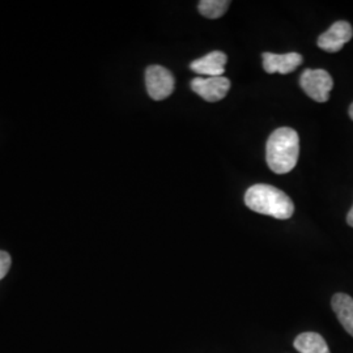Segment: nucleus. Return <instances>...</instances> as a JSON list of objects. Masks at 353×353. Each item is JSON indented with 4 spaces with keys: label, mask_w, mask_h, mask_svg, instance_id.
Instances as JSON below:
<instances>
[{
    "label": "nucleus",
    "mask_w": 353,
    "mask_h": 353,
    "mask_svg": "<svg viewBox=\"0 0 353 353\" xmlns=\"http://www.w3.org/2000/svg\"><path fill=\"white\" fill-rule=\"evenodd\" d=\"M300 154L299 134L290 127L275 130L267 140L265 159L268 168L276 174H287L297 165Z\"/></svg>",
    "instance_id": "nucleus-1"
},
{
    "label": "nucleus",
    "mask_w": 353,
    "mask_h": 353,
    "mask_svg": "<svg viewBox=\"0 0 353 353\" xmlns=\"http://www.w3.org/2000/svg\"><path fill=\"white\" fill-rule=\"evenodd\" d=\"M245 204L258 214L279 220H288L294 214V204L290 196L271 185H254L245 194Z\"/></svg>",
    "instance_id": "nucleus-2"
},
{
    "label": "nucleus",
    "mask_w": 353,
    "mask_h": 353,
    "mask_svg": "<svg viewBox=\"0 0 353 353\" xmlns=\"http://www.w3.org/2000/svg\"><path fill=\"white\" fill-rule=\"evenodd\" d=\"M147 92L154 101L168 99L176 87L174 76L163 65H150L145 70Z\"/></svg>",
    "instance_id": "nucleus-3"
},
{
    "label": "nucleus",
    "mask_w": 353,
    "mask_h": 353,
    "mask_svg": "<svg viewBox=\"0 0 353 353\" xmlns=\"http://www.w3.org/2000/svg\"><path fill=\"white\" fill-rule=\"evenodd\" d=\"M303 92L316 102H327L334 80L325 70H305L300 79Z\"/></svg>",
    "instance_id": "nucleus-4"
},
{
    "label": "nucleus",
    "mask_w": 353,
    "mask_h": 353,
    "mask_svg": "<svg viewBox=\"0 0 353 353\" xmlns=\"http://www.w3.org/2000/svg\"><path fill=\"white\" fill-rule=\"evenodd\" d=\"M191 89L207 102H217L223 100L230 89V81L224 76L196 77L191 81Z\"/></svg>",
    "instance_id": "nucleus-5"
},
{
    "label": "nucleus",
    "mask_w": 353,
    "mask_h": 353,
    "mask_svg": "<svg viewBox=\"0 0 353 353\" xmlns=\"http://www.w3.org/2000/svg\"><path fill=\"white\" fill-rule=\"evenodd\" d=\"M353 37V29L347 21L334 23L327 32L322 33L318 38V48L327 52L341 51L345 43H348Z\"/></svg>",
    "instance_id": "nucleus-6"
},
{
    "label": "nucleus",
    "mask_w": 353,
    "mask_h": 353,
    "mask_svg": "<svg viewBox=\"0 0 353 353\" xmlns=\"http://www.w3.org/2000/svg\"><path fill=\"white\" fill-rule=\"evenodd\" d=\"M263 58V68L267 74H281L287 75L293 72L299 65L303 64V55L299 52H288V54H272L265 52Z\"/></svg>",
    "instance_id": "nucleus-7"
},
{
    "label": "nucleus",
    "mask_w": 353,
    "mask_h": 353,
    "mask_svg": "<svg viewBox=\"0 0 353 353\" xmlns=\"http://www.w3.org/2000/svg\"><path fill=\"white\" fill-rule=\"evenodd\" d=\"M228 57L223 51H212L203 58H199L190 64V68L198 75L217 77L225 72Z\"/></svg>",
    "instance_id": "nucleus-8"
},
{
    "label": "nucleus",
    "mask_w": 353,
    "mask_h": 353,
    "mask_svg": "<svg viewBox=\"0 0 353 353\" xmlns=\"http://www.w3.org/2000/svg\"><path fill=\"white\" fill-rule=\"evenodd\" d=\"M331 306L334 313L338 316L341 326L353 336V299L345 293H336L332 300Z\"/></svg>",
    "instance_id": "nucleus-9"
},
{
    "label": "nucleus",
    "mask_w": 353,
    "mask_h": 353,
    "mask_svg": "<svg viewBox=\"0 0 353 353\" xmlns=\"http://www.w3.org/2000/svg\"><path fill=\"white\" fill-rule=\"evenodd\" d=\"M294 348L300 353H330L327 343L316 332H303L294 341Z\"/></svg>",
    "instance_id": "nucleus-10"
},
{
    "label": "nucleus",
    "mask_w": 353,
    "mask_h": 353,
    "mask_svg": "<svg viewBox=\"0 0 353 353\" xmlns=\"http://www.w3.org/2000/svg\"><path fill=\"white\" fill-rule=\"evenodd\" d=\"M229 6L230 1L228 0H202L198 10L207 19H219L227 12Z\"/></svg>",
    "instance_id": "nucleus-11"
},
{
    "label": "nucleus",
    "mask_w": 353,
    "mask_h": 353,
    "mask_svg": "<svg viewBox=\"0 0 353 353\" xmlns=\"http://www.w3.org/2000/svg\"><path fill=\"white\" fill-rule=\"evenodd\" d=\"M11 263H12L11 255L8 252L0 250V280L8 274V271L11 268Z\"/></svg>",
    "instance_id": "nucleus-12"
},
{
    "label": "nucleus",
    "mask_w": 353,
    "mask_h": 353,
    "mask_svg": "<svg viewBox=\"0 0 353 353\" xmlns=\"http://www.w3.org/2000/svg\"><path fill=\"white\" fill-rule=\"evenodd\" d=\"M347 223H348V225H351L353 228V205L352 208L350 210L348 214H347Z\"/></svg>",
    "instance_id": "nucleus-13"
},
{
    "label": "nucleus",
    "mask_w": 353,
    "mask_h": 353,
    "mask_svg": "<svg viewBox=\"0 0 353 353\" xmlns=\"http://www.w3.org/2000/svg\"><path fill=\"white\" fill-rule=\"evenodd\" d=\"M350 117H351V119L353 121V103L350 106Z\"/></svg>",
    "instance_id": "nucleus-14"
}]
</instances>
